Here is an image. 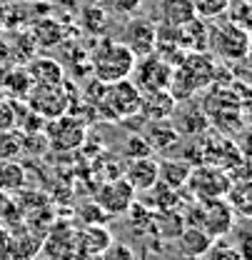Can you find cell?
I'll list each match as a JSON object with an SVG mask.
<instances>
[{"label": "cell", "instance_id": "obj_1", "mask_svg": "<svg viewBox=\"0 0 252 260\" xmlns=\"http://www.w3.org/2000/svg\"><path fill=\"white\" fill-rule=\"evenodd\" d=\"M218 68L210 53H185L183 60L172 65V78H170V93L180 100L192 98V93H200L215 83Z\"/></svg>", "mask_w": 252, "mask_h": 260}, {"label": "cell", "instance_id": "obj_2", "mask_svg": "<svg viewBox=\"0 0 252 260\" xmlns=\"http://www.w3.org/2000/svg\"><path fill=\"white\" fill-rule=\"evenodd\" d=\"M140 100H142V93L135 88L130 78L102 85L100 95L95 98V115L105 123H125L127 118L137 115Z\"/></svg>", "mask_w": 252, "mask_h": 260}, {"label": "cell", "instance_id": "obj_3", "mask_svg": "<svg viewBox=\"0 0 252 260\" xmlns=\"http://www.w3.org/2000/svg\"><path fill=\"white\" fill-rule=\"evenodd\" d=\"M135 60L137 58L127 50L120 40H100L93 53V60H90V70H93L97 83L110 85V83L130 78Z\"/></svg>", "mask_w": 252, "mask_h": 260}, {"label": "cell", "instance_id": "obj_4", "mask_svg": "<svg viewBox=\"0 0 252 260\" xmlns=\"http://www.w3.org/2000/svg\"><path fill=\"white\" fill-rule=\"evenodd\" d=\"M207 53L227 60V63H242L250 55V30L242 25L227 23H210L207 30Z\"/></svg>", "mask_w": 252, "mask_h": 260}, {"label": "cell", "instance_id": "obj_5", "mask_svg": "<svg viewBox=\"0 0 252 260\" xmlns=\"http://www.w3.org/2000/svg\"><path fill=\"white\" fill-rule=\"evenodd\" d=\"M188 225H200L210 233L215 240L230 235L235 228V210L225 198H207V200H192L188 213Z\"/></svg>", "mask_w": 252, "mask_h": 260}, {"label": "cell", "instance_id": "obj_6", "mask_svg": "<svg viewBox=\"0 0 252 260\" xmlns=\"http://www.w3.org/2000/svg\"><path fill=\"white\" fill-rule=\"evenodd\" d=\"M73 95H75V88H70L65 78L58 85H32L25 95V103L43 120H53L73 110Z\"/></svg>", "mask_w": 252, "mask_h": 260}, {"label": "cell", "instance_id": "obj_7", "mask_svg": "<svg viewBox=\"0 0 252 260\" xmlns=\"http://www.w3.org/2000/svg\"><path fill=\"white\" fill-rule=\"evenodd\" d=\"M43 133H45V140H48L50 150H55V153H73V150H78L88 140V123L80 115L65 113L60 118L45 120Z\"/></svg>", "mask_w": 252, "mask_h": 260}, {"label": "cell", "instance_id": "obj_8", "mask_svg": "<svg viewBox=\"0 0 252 260\" xmlns=\"http://www.w3.org/2000/svg\"><path fill=\"white\" fill-rule=\"evenodd\" d=\"M170 78H172V65L162 60L160 55L150 53L145 58H137L132 65L130 80L135 83V88L140 93H155V90H167L170 88Z\"/></svg>", "mask_w": 252, "mask_h": 260}, {"label": "cell", "instance_id": "obj_9", "mask_svg": "<svg viewBox=\"0 0 252 260\" xmlns=\"http://www.w3.org/2000/svg\"><path fill=\"white\" fill-rule=\"evenodd\" d=\"M185 188H190L192 200L225 198L227 188H230V173H225V170L215 168V165H207V162L192 165Z\"/></svg>", "mask_w": 252, "mask_h": 260}, {"label": "cell", "instance_id": "obj_10", "mask_svg": "<svg viewBox=\"0 0 252 260\" xmlns=\"http://www.w3.org/2000/svg\"><path fill=\"white\" fill-rule=\"evenodd\" d=\"M135 190H132V185L127 183L123 175H118V178H110V180H105L97 190H95V203L107 213V215H125L127 210H130V205L135 203Z\"/></svg>", "mask_w": 252, "mask_h": 260}, {"label": "cell", "instance_id": "obj_11", "mask_svg": "<svg viewBox=\"0 0 252 260\" xmlns=\"http://www.w3.org/2000/svg\"><path fill=\"white\" fill-rule=\"evenodd\" d=\"M155 32H158V25L150 18H142V15L130 18L125 23V28H123L120 43L135 58H145L155 50Z\"/></svg>", "mask_w": 252, "mask_h": 260}, {"label": "cell", "instance_id": "obj_12", "mask_svg": "<svg viewBox=\"0 0 252 260\" xmlns=\"http://www.w3.org/2000/svg\"><path fill=\"white\" fill-rule=\"evenodd\" d=\"M170 123L180 133V138H202L210 130V118L200 105H185V108H175Z\"/></svg>", "mask_w": 252, "mask_h": 260}, {"label": "cell", "instance_id": "obj_13", "mask_svg": "<svg viewBox=\"0 0 252 260\" xmlns=\"http://www.w3.org/2000/svg\"><path fill=\"white\" fill-rule=\"evenodd\" d=\"M142 138L148 140V145H150V150H153V155L158 153V155H165V153H170L172 148H177L180 145V133L175 130V125L170 123V120H148V123H142Z\"/></svg>", "mask_w": 252, "mask_h": 260}, {"label": "cell", "instance_id": "obj_14", "mask_svg": "<svg viewBox=\"0 0 252 260\" xmlns=\"http://www.w3.org/2000/svg\"><path fill=\"white\" fill-rule=\"evenodd\" d=\"M123 178L132 185L135 193H145L158 183V158L145 155V158H132L123 168Z\"/></svg>", "mask_w": 252, "mask_h": 260}, {"label": "cell", "instance_id": "obj_15", "mask_svg": "<svg viewBox=\"0 0 252 260\" xmlns=\"http://www.w3.org/2000/svg\"><path fill=\"white\" fill-rule=\"evenodd\" d=\"M113 245V233L105 225H85L75 233V250L88 260H95Z\"/></svg>", "mask_w": 252, "mask_h": 260}, {"label": "cell", "instance_id": "obj_16", "mask_svg": "<svg viewBox=\"0 0 252 260\" xmlns=\"http://www.w3.org/2000/svg\"><path fill=\"white\" fill-rule=\"evenodd\" d=\"M177 108V98L170 90H155V93H142L140 100V110L137 115L148 123V120H170L172 113Z\"/></svg>", "mask_w": 252, "mask_h": 260}, {"label": "cell", "instance_id": "obj_17", "mask_svg": "<svg viewBox=\"0 0 252 260\" xmlns=\"http://www.w3.org/2000/svg\"><path fill=\"white\" fill-rule=\"evenodd\" d=\"M212 243H215V238L210 233H205L200 225H185L177 233V248L190 260L205 258V253L212 248Z\"/></svg>", "mask_w": 252, "mask_h": 260}, {"label": "cell", "instance_id": "obj_18", "mask_svg": "<svg viewBox=\"0 0 252 260\" xmlns=\"http://www.w3.org/2000/svg\"><path fill=\"white\" fill-rule=\"evenodd\" d=\"M32 85H58L65 80V68L55 58H30L25 65Z\"/></svg>", "mask_w": 252, "mask_h": 260}, {"label": "cell", "instance_id": "obj_19", "mask_svg": "<svg viewBox=\"0 0 252 260\" xmlns=\"http://www.w3.org/2000/svg\"><path fill=\"white\" fill-rule=\"evenodd\" d=\"M207 30H210V20L192 18L183 28H177L180 48L185 53H207Z\"/></svg>", "mask_w": 252, "mask_h": 260}, {"label": "cell", "instance_id": "obj_20", "mask_svg": "<svg viewBox=\"0 0 252 260\" xmlns=\"http://www.w3.org/2000/svg\"><path fill=\"white\" fill-rule=\"evenodd\" d=\"M192 165L183 158H165L158 160V183H162L170 190H183L188 185Z\"/></svg>", "mask_w": 252, "mask_h": 260}, {"label": "cell", "instance_id": "obj_21", "mask_svg": "<svg viewBox=\"0 0 252 260\" xmlns=\"http://www.w3.org/2000/svg\"><path fill=\"white\" fill-rule=\"evenodd\" d=\"M160 18L167 28H183L195 15L192 0H160Z\"/></svg>", "mask_w": 252, "mask_h": 260}, {"label": "cell", "instance_id": "obj_22", "mask_svg": "<svg viewBox=\"0 0 252 260\" xmlns=\"http://www.w3.org/2000/svg\"><path fill=\"white\" fill-rule=\"evenodd\" d=\"M30 88H32V80L25 68L10 70V73H5V78L0 80V93L5 98H13V100H25Z\"/></svg>", "mask_w": 252, "mask_h": 260}, {"label": "cell", "instance_id": "obj_23", "mask_svg": "<svg viewBox=\"0 0 252 260\" xmlns=\"http://www.w3.org/2000/svg\"><path fill=\"white\" fill-rule=\"evenodd\" d=\"M28 173L18 160H0V190L3 193H18L25 188Z\"/></svg>", "mask_w": 252, "mask_h": 260}, {"label": "cell", "instance_id": "obj_24", "mask_svg": "<svg viewBox=\"0 0 252 260\" xmlns=\"http://www.w3.org/2000/svg\"><path fill=\"white\" fill-rule=\"evenodd\" d=\"M43 248V238L40 235H20V238H10L8 240V258L10 260H32L38 255V250Z\"/></svg>", "mask_w": 252, "mask_h": 260}, {"label": "cell", "instance_id": "obj_25", "mask_svg": "<svg viewBox=\"0 0 252 260\" xmlns=\"http://www.w3.org/2000/svg\"><path fill=\"white\" fill-rule=\"evenodd\" d=\"M80 23H83V28L88 32L100 35V32L107 28V13H105L100 5H88V8H83V13H80Z\"/></svg>", "mask_w": 252, "mask_h": 260}, {"label": "cell", "instance_id": "obj_26", "mask_svg": "<svg viewBox=\"0 0 252 260\" xmlns=\"http://www.w3.org/2000/svg\"><path fill=\"white\" fill-rule=\"evenodd\" d=\"M192 8H195V15L202 18V20H215L227 13L230 8V0H192Z\"/></svg>", "mask_w": 252, "mask_h": 260}, {"label": "cell", "instance_id": "obj_27", "mask_svg": "<svg viewBox=\"0 0 252 260\" xmlns=\"http://www.w3.org/2000/svg\"><path fill=\"white\" fill-rule=\"evenodd\" d=\"M20 155V133L0 130V160H15Z\"/></svg>", "mask_w": 252, "mask_h": 260}, {"label": "cell", "instance_id": "obj_28", "mask_svg": "<svg viewBox=\"0 0 252 260\" xmlns=\"http://www.w3.org/2000/svg\"><path fill=\"white\" fill-rule=\"evenodd\" d=\"M78 218H80L85 225H105L110 215H107L95 200H88V203H83V205L78 208Z\"/></svg>", "mask_w": 252, "mask_h": 260}, {"label": "cell", "instance_id": "obj_29", "mask_svg": "<svg viewBox=\"0 0 252 260\" xmlns=\"http://www.w3.org/2000/svg\"><path fill=\"white\" fill-rule=\"evenodd\" d=\"M123 153H125V160H132V158H145V155H153L148 140L142 138V133H132L127 135L125 145H123Z\"/></svg>", "mask_w": 252, "mask_h": 260}, {"label": "cell", "instance_id": "obj_30", "mask_svg": "<svg viewBox=\"0 0 252 260\" xmlns=\"http://www.w3.org/2000/svg\"><path fill=\"white\" fill-rule=\"evenodd\" d=\"M18 125V100L0 95V130H15Z\"/></svg>", "mask_w": 252, "mask_h": 260}, {"label": "cell", "instance_id": "obj_31", "mask_svg": "<svg viewBox=\"0 0 252 260\" xmlns=\"http://www.w3.org/2000/svg\"><path fill=\"white\" fill-rule=\"evenodd\" d=\"M200 260H242V258H240V253H237L235 245L222 243V238H220V240L212 243V248L205 253V258H200Z\"/></svg>", "mask_w": 252, "mask_h": 260}, {"label": "cell", "instance_id": "obj_32", "mask_svg": "<svg viewBox=\"0 0 252 260\" xmlns=\"http://www.w3.org/2000/svg\"><path fill=\"white\" fill-rule=\"evenodd\" d=\"M250 0H230V8H227V13H230V20L235 23V25H242V28H247V20H250Z\"/></svg>", "mask_w": 252, "mask_h": 260}, {"label": "cell", "instance_id": "obj_33", "mask_svg": "<svg viewBox=\"0 0 252 260\" xmlns=\"http://www.w3.org/2000/svg\"><path fill=\"white\" fill-rule=\"evenodd\" d=\"M110 5H113V10H115V13L132 15V13L142 5V0H110Z\"/></svg>", "mask_w": 252, "mask_h": 260}, {"label": "cell", "instance_id": "obj_34", "mask_svg": "<svg viewBox=\"0 0 252 260\" xmlns=\"http://www.w3.org/2000/svg\"><path fill=\"white\" fill-rule=\"evenodd\" d=\"M55 260H88V258H83V255H80V253H78V250L73 248V250H67V253H63L60 258H55Z\"/></svg>", "mask_w": 252, "mask_h": 260}, {"label": "cell", "instance_id": "obj_35", "mask_svg": "<svg viewBox=\"0 0 252 260\" xmlns=\"http://www.w3.org/2000/svg\"><path fill=\"white\" fill-rule=\"evenodd\" d=\"M5 205H8V193H3V190H0V213H3V208H5Z\"/></svg>", "mask_w": 252, "mask_h": 260}, {"label": "cell", "instance_id": "obj_36", "mask_svg": "<svg viewBox=\"0 0 252 260\" xmlns=\"http://www.w3.org/2000/svg\"><path fill=\"white\" fill-rule=\"evenodd\" d=\"M23 3H43V0H23Z\"/></svg>", "mask_w": 252, "mask_h": 260}]
</instances>
